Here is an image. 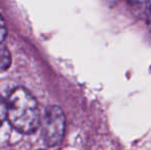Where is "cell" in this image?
<instances>
[{
  "label": "cell",
  "instance_id": "obj_1",
  "mask_svg": "<svg viewBox=\"0 0 151 150\" xmlns=\"http://www.w3.org/2000/svg\"><path fill=\"white\" fill-rule=\"evenodd\" d=\"M7 120L22 134H33L41 124V117L35 97L25 88H17L8 96Z\"/></svg>",
  "mask_w": 151,
  "mask_h": 150
},
{
  "label": "cell",
  "instance_id": "obj_5",
  "mask_svg": "<svg viewBox=\"0 0 151 150\" xmlns=\"http://www.w3.org/2000/svg\"><path fill=\"white\" fill-rule=\"evenodd\" d=\"M7 35V29H6V24L4 19L2 18L1 14H0V44L4 40V38Z\"/></svg>",
  "mask_w": 151,
  "mask_h": 150
},
{
  "label": "cell",
  "instance_id": "obj_3",
  "mask_svg": "<svg viewBox=\"0 0 151 150\" xmlns=\"http://www.w3.org/2000/svg\"><path fill=\"white\" fill-rule=\"evenodd\" d=\"M12 65V55L5 45L0 44V73L5 72Z\"/></svg>",
  "mask_w": 151,
  "mask_h": 150
},
{
  "label": "cell",
  "instance_id": "obj_4",
  "mask_svg": "<svg viewBox=\"0 0 151 150\" xmlns=\"http://www.w3.org/2000/svg\"><path fill=\"white\" fill-rule=\"evenodd\" d=\"M7 119V103L0 96V126Z\"/></svg>",
  "mask_w": 151,
  "mask_h": 150
},
{
  "label": "cell",
  "instance_id": "obj_7",
  "mask_svg": "<svg viewBox=\"0 0 151 150\" xmlns=\"http://www.w3.org/2000/svg\"><path fill=\"white\" fill-rule=\"evenodd\" d=\"M38 150H44V149H38Z\"/></svg>",
  "mask_w": 151,
  "mask_h": 150
},
{
  "label": "cell",
  "instance_id": "obj_2",
  "mask_svg": "<svg viewBox=\"0 0 151 150\" xmlns=\"http://www.w3.org/2000/svg\"><path fill=\"white\" fill-rule=\"evenodd\" d=\"M66 116L59 106H48L41 119V134L44 144L56 147L62 142L65 135Z\"/></svg>",
  "mask_w": 151,
  "mask_h": 150
},
{
  "label": "cell",
  "instance_id": "obj_6",
  "mask_svg": "<svg viewBox=\"0 0 151 150\" xmlns=\"http://www.w3.org/2000/svg\"><path fill=\"white\" fill-rule=\"evenodd\" d=\"M146 21H147L148 28L151 31V2L148 4V7L146 8Z\"/></svg>",
  "mask_w": 151,
  "mask_h": 150
}]
</instances>
